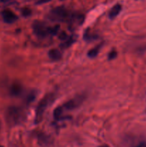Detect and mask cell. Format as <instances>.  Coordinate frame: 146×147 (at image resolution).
Instances as JSON below:
<instances>
[{
  "instance_id": "cell-11",
  "label": "cell",
  "mask_w": 146,
  "mask_h": 147,
  "mask_svg": "<svg viewBox=\"0 0 146 147\" xmlns=\"http://www.w3.org/2000/svg\"><path fill=\"white\" fill-rule=\"evenodd\" d=\"M63 110H64V109H63L62 106H58V107L54 109V112H53V116H54V118L56 120L61 119V117L63 113Z\"/></svg>"
},
{
  "instance_id": "cell-3",
  "label": "cell",
  "mask_w": 146,
  "mask_h": 147,
  "mask_svg": "<svg viewBox=\"0 0 146 147\" xmlns=\"http://www.w3.org/2000/svg\"><path fill=\"white\" fill-rule=\"evenodd\" d=\"M6 119L7 121L10 125H17L21 123L23 120L25 119V113L24 111L19 107H12L9 108L6 113Z\"/></svg>"
},
{
  "instance_id": "cell-9",
  "label": "cell",
  "mask_w": 146,
  "mask_h": 147,
  "mask_svg": "<svg viewBox=\"0 0 146 147\" xmlns=\"http://www.w3.org/2000/svg\"><path fill=\"white\" fill-rule=\"evenodd\" d=\"M49 57L52 60H59L62 58V53L57 49H52L49 51Z\"/></svg>"
},
{
  "instance_id": "cell-14",
  "label": "cell",
  "mask_w": 146,
  "mask_h": 147,
  "mask_svg": "<svg viewBox=\"0 0 146 147\" xmlns=\"http://www.w3.org/2000/svg\"><path fill=\"white\" fill-rule=\"evenodd\" d=\"M73 42H74V40H73L72 37H69L67 40H64L62 44H61V47L63 48H67V47H70Z\"/></svg>"
},
{
  "instance_id": "cell-19",
  "label": "cell",
  "mask_w": 146,
  "mask_h": 147,
  "mask_svg": "<svg viewBox=\"0 0 146 147\" xmlns=\"http://www.w3.org/2000/svg\"><path fill=\"white\" fill-rule=\"evenodd\" d=\"M11 1L13 0H0V2L3 4H9V3H11Z\"/></svg>"
},
{
  "instance_id": "cell-12",
  "label": "cell",
  "mask_w": 146,
  "mask_h": 147,
  "mask_svg": "<svg viewBox=\"0 0 146 147\" xmlns=\"http://www.w3.org/2000/svg\"><path fill=\"white\" fill-rule=\"evenodd\" d=\"M39 142H40V144H48L50 142V137L48 136H47L46 134H41L38 136Z\"/></svg>"
},
{
  "instance_id": "cell-6",
  "label": "cell",
  "mask_w": 146,
  "mask_h": 147,
  "mask_svg": "<svg viewBox=\"0 0 146 147\" xmlns=\"http://www.w3.org/2000/svg\"><path fill=\"white\" fill-rule=\"evenodd\" d=\"M1 17L6 23H13L18 19L17 16L10 9H4L1 12Z\"/></svg>"
},
{
  "instance_id": "cell-7",
  "label": "cell",
  "mask_w": 146,
  "mask_h": 147,
  "mask_svg": "<svg viewBox=\"0 0 146 147\" xmlns=\"http://www.w3.org/2000/svg\"><path fill=\"white\" fill-rule=\"evenodd\" d=\"M23 88L22 86L18 83H14L11 86L10 89V93L14 96H19L22 93Z\"/></svg>"
},
{
  "instance_id": "cell-15",
  "label": "cell",
  "mask_w": 146,
  "mask_h": 147,
  "mask_svg": "<svg viewBox=\"0 0 146 147\" xmlns=\"http://www.w3.org/2000/svg\"><path fill=\"white\" fill-rule=\"evenodd\" d=\"M117 51H115V50H112V51H110V53H109L108 54V59L110 60H113V59L115 58L116 57H117Z\"/></svg>"
},
{
  "instance_id": "cell-8",
  "label": "cell",
  "mask_w": 146,
  "mask_h": 147,
  "mask_svg": "<svg viewBox=\"0 0 146 147\" xmlns=\"http://www.w3.org/2000/svg\"><path fill=\"white\" fill-rule=\"evenodd\" d=\"M122 9V7L120 4H117L116 5H115L113 8L111 9V10L109 12V17L110 19H114L120 14V11Z\"/></svg>"
},
{
  "instance_id": "cell-17",
  "label": "cell",
  "mask_w": 146,
  "mask_h": 147,
  "mask_svg": "<svg viewBox=\"0 0 146 147\" xmlns=\"http://www.w3.org/2000/svg\"><path fill=\"white\" fill-rule=\"evenodd\" d=\"M22 14L24 17H27V16H29L31 14V10L29 9L24 8L22 9Z\"/></svg>"
},
{
  "instance_id": "cell-1",
  "label": "cell",
  "mask_w": 146,
  "mask_h": 147,
  "mask_svg": "<svg viewBox=\"0 0 146 147\" xmlns=\"http://www.w3.org/2000/svg\"><path fill=\"white\" fill-rule=\"evenodd\" d=\"M60 27L59 24L51 27L42 21H35L32 25L33 32L39 38H45L48 36L55 35L58 33Z\"/></svg>"
},
{
  "instance_id": "cell-4",
  "label": "cell",
  "mask_w": 146,
  "mask_h": 147,
  "mask_svg": "<svg viewBox=\"0 0 146 147\" xmlns=\"http://www.w3.org/2000/svg\"><path fill=\"white\" fill-rule=\"evenodd\" d=\"M53 98L54 96L52 94H48L40 100L36 109V122H40L47 108L53 100Z\"/></svg>"
},
{
  "instance_id": "cell-10",
  "label": "cell",
  "mask_w": 146,
  "mask_h": 147,
  "mask_svg": "<svg viewBox=\"0 0 146 147\" xmlns=\"http://www.w3.org/2000/svg\"><path fill=\"white\" fill-rule=\"evenodd\" d=\"M101 47H102V44H100L99 45L94 47V48L90 50V51H89L88 53H87V56H88L89 57H90V58H94V57H97V55H98L99 51H100Z\"/></svg>"
},
{
  "instance_id": "cell-2",
  "label": "cell",
  "mask_w": 146,
  "mask_h": 147,
  "mask_svg": "<svg viewBox=\"0 0 146 147\" xmlns=\"http://www.w3.org/2000/svg\"><path fill=\"white\" fill-rule=\"evenodd\" d=\"M77 17V14H72L67 9L62 7H56L53 9L50 13V19L54 21L58 22H67L74 20Z\"/></svg>"
},
{
  "instance_id": "cell-16",
  "label": "cell",
  "mask_w": 146,
  "mask_h": 147,
  "mask_svg": "<svg viewBox=\"0 0 146 147\" xmlns=\"http://www.w3.org/2000/svg\"><path fill=\"white\" fill-rule=\"evenodd\" d=\"M69 36L67 35V33L65 32H60V35H59V38L60 39V40H63V41H64V40H67V39L69 38Z\"/></svg>"
},
{
  "instance_id": "cell-5",
  "label": "cell",
  "mask_w": 146,
  "mask_h": 147,
  "mask_svg": "<svg viewBox=\"0 0 146 147\" xmlns=\"http://www.w3.org/2000/svg\"><path fill=\"white\" fill-rule=\"evenodd\" d=\"M83 100H84V97L83 96H77V97L71 99V100H68L66 103H64L62 105V107L63 109L67 111L73 110V109L79 107L81 105V103L83 102Z\"/></svg>"
},
{
  "instance_id": "cell-18",
  "label": "cell",
  "mask_w": 146,
  "mask_h": 147,
  "mask_svg": "<svg viewBox=\"0 0 146 147\" xmlns=\"http://www.w3.org/2000/svg\"><path fill=\"white\" fill-rule=\"evenodd\" d=\"M134 147H146V142H142V143L139 144L138 145H137V146H135Z\"/></svg>"
},
{
  "instance_id": "cell-13",
  "label": "cell",
  "mask_w": 146,
  "mask_h": 147,
  "mask_svg": "<svg viewBox=\"0 0 146 147\" xmlns=\"http://www.w3.org/2000/svg\"><path fill=\"white\" fill-rule=\"evenodd\" d=\"M36 97V92L34 90H31L29 93H28L26 96V101L27 103H30L31 101H32L33 100H34Z\"/></svg>"
}]
</instances>
